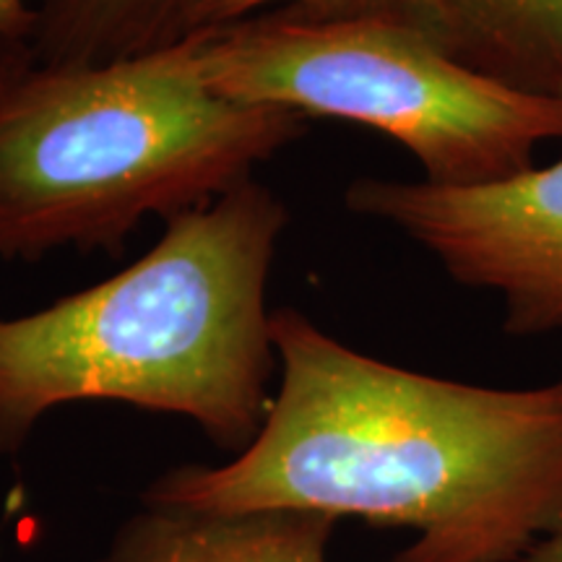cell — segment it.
<instances>
[{"instance_id": "6da1fadb", "label": "cell", "mask_w": 562, "mask_h": 562, "mask_svg": "<svg viewBox=\"0 0 562 562\" xmlns=\"http://www.w3.org/2000/svg\"><path fill=\"white\" fill-rule=\"evenodd\" d=\"M281 383L222 467L165 472L144 503L315 510L404 526L391 562H518L562 531V381L484 389L360 355L294 307L271 311Z\"/></svg>"}, {"instance_id": "7a4b0ae2", "label": "cell", "mask_w": 562, "mask_h": 562, "mask_svg": "<svg viewBox=\"0 0 562 562\" xmlns=\"http://www.w3.org/2000/svg\"><path fill=\"white\" fill-rule=\"evenodd\" d=\"M286 220L284 203L248 180L172 216L115 277L0 318V453L74 402L178 414L224 451H245L273 402L266 284Z\"/></svg>"}, {"instance_id": "3957f363", "label": "cell", "mask_w": 562, "mask_h": 562, "mask_svg": "<svg viewBox=\"0 0 562 562\" xmlns=\"http://www.w3.org/2000/svg\"><path fill=\"white\" fill-rule=\"evenodd\" d=\"M307 133V117L203 83L191 40L100 66L0 47V258L110 250L146 216L206 206Z\"/></svg>"}, {"instance_id": "277c9868", "label": "cell", "mask_w": 562, "mask_h": 562, "mask_svg": "<svg viewBox=\"0 0 562 562\" xmlns=\"http://www.w3.org/2000/svg\"><path fill=\"white\" fill-rule=\"evenodd\" d=\"M186 37L216 94L381 131L435 186L516 178L562 138L560 100L474 74L391 13L311 19L284 5Z\"/></svg>"}, {"instance_id": "5b68a950", "label": "cell", "mask_w": 562, "mask_h": 562, "mask_svg": "<svg viewBox=\"0 0 562 562\" xmlns=\"http://www.w3.org/2000/svg\"><path fill=\"white\" fill-rule=\"evenodd\" d=\"M344 203L402 229L459 284L501 294L508 334L562 328V159L487 186L357 178Z\"/></svg>"}, {"instance_id": "8992f818", "label": "cell", "mask_w": 562, "mask_h": 562, "mask_svg": "<svg viewBox=\"0 0 562 562\" xmlns=\"http://www.w3.org/2000/svg\"><path fill=\"white\" fill-rule=\"evenodd\" d=\"M389 13L474 74L562 102V0H391Z\"/></svg>"}, {"instance_id": "52a82bcc", "label": "cell", "mask_w": 562, "mask_h": 562, "mask_svg": "<svg viewBox=\"0 0 562 562\" xmlns=\"http://www.w3.org/2000/svg\"><path fill=\"white\" fill-rule=\"evenodd\" d=\"M336 524L315 510L199 513L144 503L94 562H328Z\"/></svg>"}, {"instance_id": "ba28073f", "label": "cell", "mask_w": 562, "mask_h": 562, "mask_svg": "<svg viewBox=\"0 0 562 562\" xmlns=\"http://www.w3.org/2000/svg\"><path fill=\"white\" fill-rule=\"evenodd\" d=\"M186 0H40L30 50L47 66H100L175 42Z\"/></svg>"}, {"instance_id": "9c48e42d", "label": "cell", "mask_w": 562, "mask_h": 562, "mask_svg": "<svg viewBox=\"0 0 562 562\" xmlns=\"http://www.w3.org/2000/svg\"><path fill=\"white\" fill-rule=\"evenodd\" d=\"M273 3L311 19H362L389 13L391 0H186L175 21V40L245 19Z\"/></svg>"}, {"instance_id": "30bf717a", "label": "cell", "mask_w": 562, "mask_h": 562, "mask_svg": "<svg viewBox=\"0 0 562 562\" xmlns=\"http://www.w3.org/2000/svg\"><path fill=\"white\" fill-rule=\"evenodd\" d=\"M37 26V9L26 0H0V47L30 42Z\"/></svg>"}, {"instance_id": "8fae6325", "label": "cell", "mask_w": 562, "mask_h": 562, "mask_svg": "<svg viewBox=\"0 0 562 562\" xmlns=\"http://www.w3.org/2000/svg\"><path fill=\"white\" fill-rule=\"evenodd\" d=\"M518 562H562V531L544 537L537 542Z\"/></svg>"}]
</instances>
